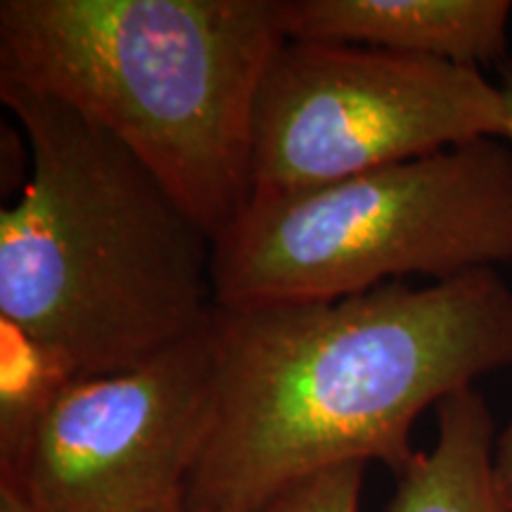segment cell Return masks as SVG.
Masks as SVG:
<instances>
[{"label":"cell","instance_id":"4","mask_svg":"<svg viewBox=\"0 0 512 512\" xmlns=\"http://www.w3.org/2000/svg\"><path fill=\"white\" fill-rule=\"evenodd\" d=\"M512 261V147L479 138L290 195L249 197L214 240L219 309L335 302L406 275Z\"/></svg>","mask_w":512,"mask_h":512},{"label":"cell","instance_id":"7","mask_svg":"<svg viewBox=\"0 0 512 512\" xmlns=\"http://www.w3.org/2000/svg\"><path fill=\"white\" fill-rule=\"evenodd\" d=\"M510 0H290L287 38L432 57L482 72L508 62Z\"/></svg>","mask_w":512,"mask_h":512},{"label":"cell","instance_id":"6","mask_svg":"<svg viewBox=\"0 0 512 512\" xmlns=\"http://www.w3.org/2000/svg\"><path fill=\"white\" fill-rule=\"evenodd\" d=\"M216 389L214 316L136 368L62 382L0 448V486L29 512H185Z\"/></svg>","mask_w":512,"mask_h":512},{"label":"cell","instance_id":"9","mask_svg":"<svg viewBox=\"0 0 512 512\" xmlns=\"http://www.w3.org/2000/svg\"><path fill=\"white\" fill-rule=\"evenodd\" d=\"M366 463L320 470L275 494L256 512H358Z\"/></svg>","mask_w":512,"mask_h":512},{"label":"cell","instance_id":"3","mask_svg":"<svg viewBox=\"0 0 512 512\" xmlns=\"http://www.w3.org/2000/svg\"><path fill=\"white\" fill-rule=\"evenodd\" d=\"M290 0H3L0 83L126 147L211 238L252 197V112Z\"/></svg>","mask_w":512,"mask_h":512},{"label":"cell","instance_id":"11","mask_svg":"<svg viewBox=\"0 0 512 512\" xmlns=\"http://www.w3.org/2000/svg\"><path fill=\"white\" fill-rule=\"evenodd\" d=\"M498 91H501L503 107H505V131L503 140L512 143V60L501 64V79H498Z\"/></svg>","mask_w":512,"mask_h":512},{"label":"cell","instance_id":"12","mask_svg":"<svg viewBox=\"0 0 512 512\" xmlns=\"http://www.w3.org/2000/svg\"><path fill=\"white\" fill-rule=\"evenodd\" d=\"M0 512H29V510L24 508L22 501H19L12 491L0 486Z\"/></svg>","mask_w":512,"mask_h":512},{"label":"cell","instance_id":"2","mask_svg":"<svg viewBox=\"0 0 512 512\" xmlns=\"http://www.w3.org/2000/svg\"><path fill=\"white\" fill-rule=\"evenodd\" d=\"M29 178L0 211V320L67 377L124 373L216 316L214 238L110 133L0 83Z\"/></svg>","mask_w":512,"mask_h":512},{"label":"cell","instance_id":"5","mask_svg":"<svg viewBox=\"0 0 512 512\" xmlns=\"http://www.w3.org/2000/svg\"><path fill=\"white\" fill-rule=\"evenodd\" d=\"M503 131L501 91L479 69L287 38L254 100L252 197L320 188Z\"/></svg>","mask_w":512,"mask_h":512},{"label":"cell","instance_id":"1","mask_svg":"<svg viewBox=\"0 0 512 512\" xmlns=\"http://www.w3.org/2000/svg\"><path fill=\"white\" fill-rule=\"evenodd\" d=\"M219 389L185 512H256L299 479L380 460L399 477L422 411L512 368L496 268L335 302L216 309Z\"/></svg>","mask_w":512,"mask_h":512},{"label":"cell","instance_id":"8","mask_svg":"<svg viewBox=\"0 0 512 512\" xmlns=\"http://www.w3.org/2000/svg\"><path fill=\"white\" fill-rule=\"evenodd\" d=\"M437 444L396 477L387 512H510L496 482V422L475 387L437 406Z\"/></svg>","mask_w":512,"mask_h":512},{"label":"cell","instance_id":"10","mask_svg":"<svg viewBox=\"0 0 512 512\" xmlns=\"http://www.w3.org/2000/svg\"><path fill=\"white\" fill-rule=\"evenodd\" d=\"M494 470L496 482L501 489V496L505 505L512 512V420L508 427L496 437V451H494Z\"/></svg>","mask_w":512,"mask_h":512}]
</instances>
